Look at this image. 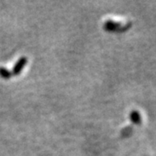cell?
Instances as JSON below:
<instances>
[{
	"instance_id": "cell-4",
	"label": "cell",
	"mask_w": 156,
	"mask_h": 156,
	"mask_svg": "<svg viewBox=\"0 0 156 156\" xmlns=\"http://www.w3.org/2000/svg\"><path fill=\"white\" fill-rule=\"evenodd\" d=\"M11 72L5 67H0V76L4 79H10L11 77Z\"/></svg>"
},
{
	"instance_id": "cell-2",
	"label": "cell",
	"mask_w": 156,
	"mask_h": 156,
	"mask_svg": "<svg viewBox=\"0 0 156 156\" xmlns=\"http://www.w3.org/2000/svg\"><path fill=\"white\" fill-rule=\"evenodd\" d=\"M26 63H27V58H26L25 56L20 57V58L17 61V62L15 63V65L13 66V68H12L11 74H13L14 76L19 75V74L23 71V68L25 67Z\"/></svg>"
},
{
	"instance_id": "cell-5",
	"label": "cell",
	"mask_w": 156,
	"mask_h": 156,
	"mask_svg": "<svg viewBox=\"0 0 156 156\" xmlns=\"http://www.w3.org/2000/svg\"><path fill=\"white\" fill-rule=\"evenodd\" d=\"M133 131H134V128H132L131 126H128V127H126L122 130L121 135L122 137H128V136H130L131 134H133Z\"/></svg>"
},
{
	"instance_id": "cell-1",
	"label": "cell",
	"mask_w": 156,
	"mask_h": 156,
	"mask_svg": "<svg viewBox=\"0 0 156 156\" xmlns=\"http://www.w3.org/2000/svg\"><path fill=\"white\" fill-rule=\"evenodd\" d=\"M131 25H132V23L130 22L125 24L122 23L115 22L114 20L108 19L103 23V29L107 31H109V32L121 33V32H124V31L128 30V29L131 27Z\"/></svg>"
},
{
	"instance_id": "cell-3",
	"label": "cell",
	"mask_w": 156,
	"mask_h": 156,
	"mask_svg": "<svg viewBox=\"0 0 156 156\" xmlns=\"http://www.w3.org/2000/svg\"><path fill=\"white\" fill-rule=\"evenodd\" d=\"M129 118H130V121L131 122L134 123L135 125H140L142 120H141V115L140 114L139 111L137 110H133V111L130 112L129 114Z\"/></svg>"
}]
</instances>
